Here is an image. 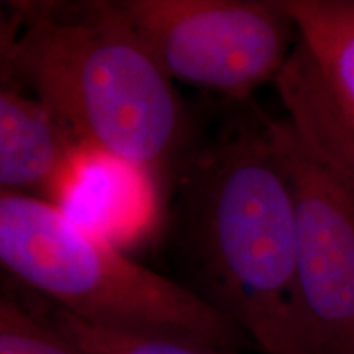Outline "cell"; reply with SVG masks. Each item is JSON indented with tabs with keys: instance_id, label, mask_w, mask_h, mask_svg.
Listing matches in <instances>:
<instances>
[{
	"instance_id": "obj_1",
	"label": "cell",
	"mask_w": 354,
	"mask_h": 354,
	"mask_svg": "<svg viewBox=\"0 0 354 354\" xmlns=\"http://www.w3.org/2000/svg\"><path fill=\"white\" fill-rule=\"evenodd\" d=\"M271 118L230 102L215 130L174 169L172 238L194 290L232 318L263 354H302L295 207Z\"/></svg>"
},
{
	"instance_id": "obj_2",
	"label": "cell",
	"mask_w": 354,
	"mask_h": 354,
	"mask_svg": "<svg viewBox=\"0 0 354 354\" xmlns=\"http://www.w3.org/2000/svg\"><path fill=\"white\" fill-rule=\"evenodd\" d=\"M2 21L3 86L37 94L92 151L158 177L192 140L184 100L122 2H13Z\"/></svg>"
},
{
	"instance_id": "obj_3",
	"label": "cell",
	"mask_w": 354,
	"mask_h": 354,
	"mask_svg": "<svg viewBox=\"0 0 354 354\" xmlns=\"http://www.w3.org/2000/svg\"><path fill=\"white\" fill-rule=\"evenodd\" d=\"M0 263L32 294L95 328L233 351L254 348L192 287L127 258L44 198L0 194Z\"/></svg>"
},
{
	"instance_id": "obj_4",
	"label": "cell",
	"mask_w": 354,
	"mask_h": 354,
	"mask_svg": "<svg viewBox=\"0 0 354 354\" xmlns=\"http://www.w3.org/2000/svg\"><path fill=\"white\" fill-rule=\"evenodd\" d=\"M128 19L172 81L251 100L276 82L297 35L282 0H127Z\"/></svg>"
},
{
	"instance_id": "obj_5",
	"label": "cell",
	"mask_w": 354,
	"mask_h": 354,
	"mask_svg": "<svg viewBox=\"0 0 354 354\" xmlns=\"http://www.w3.org/2000/svg\"><path fill=\"white\" fill-rule=\"evenodd\" d=\"M269 128L294 196L300 351L354 354V189L287 118Z\"/></svg>"
},
{
	"instance_id": "obj_6",
	"label": "cell",
	"mask_w": 354,
	"mask_h": 354,
	"mask_svg": "<svg viewBox=\"0 0 354 354\" xmlns=\"http://www.w3.org/2000/svg\"><path fill=\"white\" fill-rule=\"evenodd\" d=\"M48 202L88 233L117 246L151 225L153 179L120 159L84 148Z\"/></svg>"
},
{
	"instance_id": "obj_7",
	"label": "cell",
	"mask_w": 354,
	"mask_h": 354,
	"mask_svg": "<svg viewBox=\"0 0 354 354\" xmlns=\"http://www.w3.org/2000/svg\"><path fill=\"white\" fill-rule=\"evenodd\" d=\"M86 148L74 131L39 99L12 86L0 91V187L53 197L73 161Z\"/></svg>"
},
{
	"instance_id": "obj_8",
	"label": "cell",
	"mask_w": 354,
	"mask_h": 354,
	"mask_svg": "<svg viewBox=\"0 0 354 354\" xmlns=\"http://www.w3.org/2000/svg\"><path fill=\"white\" fill-rule=\"evenodd\" d=\"M274 84L286 118L310 151L354 189V112L328 91L299 39Z\"/></svg>"
},
{
	"instance_id": "obj_9",
	"label": "cell",
	"mask_w": 354,
	"mask_h": 354,
	"mask_svg": "<svg viewBox=\"0 0 354 354\" xmlns=\"http://www.w3.org/2000/svg\"><path fill=\"white\" fill-rule=\"evenodd\" d=\"M297 39L339 104L354 112V0H282Z\"/></svg>"
},
{
	"instance_id": "obj_10",
	"label": "cell",
	"mask_w": 354,
	"mask_h": 354,
	"mask_svg": "<svg viewBox=\"0 0 354 354\" xmlns=\"http://www.w3.org/2000/svg\"><path fill=\"white\" fill-rule=\"evenodd\" d=\"M41 300V299H39ZM0 354H88L69 336L57 330L43 300L0 297Z\"/></svg>"
},
{
	"instance_id": "obj_11",
	"label": "cell",
	"mask_w": 354,
	"mask_h": 354,
	"mask_svg": "<svg viewBox=\"0 0 354 354\" xmlns=\"http://www.w3.org/2000/svg\"><path fill=\"white\" fill-rule=\"evenodd\" d=\"M41 299V297H39ZM53 323L88 354H238L227 348L159 336L113 333L87 325L41 299Z\"/></svg>"
}]
</instances>
